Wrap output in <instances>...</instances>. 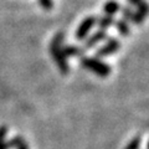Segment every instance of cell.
I'll use <instances>...</instances> for the list:
<instances>
[{
    "mask_svg": "<svg viewBox=\"0 0 149 149\" xmlns=\"http://www.w3.org/2000/svg\"><path fill=\"white\" fill-rule=\"evenodd\" d=\"M6 133H8V127L6 125H1V127H0V149L3 148L4 143H5Z\"/></svg>",
    "mask_w": 149,
    "mask_h": 149,
    "instance_id": "obj_13",
    "label": "cell"
},
{
    "mask_svg": "<svg viewBox=\"0 0 149 149\" xmlns=\"http://www.w3.org/2000/svg\"><path fill=\"white\" fill-rule=\"evenodd\" d=\"M120 4L117 1V0H108L104 6H103V11L106 15H109V16H113L114 14H117L118 11H120Z\"/></svg>",
    "mask_w": 149,
    "mask_h": 149,
    "instance_id": "obj_8",
    "label": "cell"
},
{
    "mask_svg": "<svg viewBox=\"0 0 149 149\" xmlns=\"http://www.w3.org/2000/svg\"><path fill=\"white\" fill-rule=\"evenodd\" d=\"M107 39V32L104 30H98L96 31L93 35H91L88 39L85 40V49H91L93 46H96L98 42Z\"/></svg>",
    "mask_w": 149,
    "mask_h": 149,
    "instance_id": "obj_6",
    "label": "cell"
},
{
    "mask_svg": "<svg viewBox=\"0 0 149 149\" xmlns=\"http://www.w3.org/2000/svg\"><path fill=\"white\" fill-rule=\"evenodd\" d=\"M81 65L86 70H90L91 72L96 73L100 77H107L109 76L112 72V67L109 65H107L106 62L97 60L96 57H86L82 56L81 57Z\"/></svg>",
    "mask_w": 149,
    "mask_h": 149,
    "instance_id": "obj_2",
    "label": "cell"
},
{
    "mask_svg": "<svg viewBox=\"0 0 149 149\" xmlns=\"http://www.w3.org/2000/svg\"><path fill=\"white\" fill-rule=\"evenodd\" d=\"M141 143H142V137L137 136V137H134L132 141L127 144V146H125L124 149H139V147H141Z\"/></svg>",
    "mask_w": 149,
    "mask_h": 149,
    "instance_id": "obj_12",
    "label": "cell"
},
{
    "mask_svg": "<svg viewBox=\"0 0 149 149\" xmlns=\"http://www.w3.org/2000/svg\"><path fill=\"white\" fill-rule=\"evenodd\" d=\"M39 4L45 9V10H50V9H52V6H54L52 0H39Z\"/></svg>",
    "mask_w": 149,
    "mask_h": 149,
    "instance_id": "obj_14",
    "label": "cell"
},
{
    "mask_svg": "<svg viewBox=\"0 0 149 149\" xmlns=\"http://www.w3.org/2000/svg\"><path fill=\"white\" fill-rule=\"evenodd\" d=\"M114 20H116V19H114L113 16L104 15V16H102V17H100V19H97L96 24L98 25L100 30H104V31H106V29H108V27H111L112 25L114 24Z\"/></svg>",
    "mask_w": 149,
    "mask_h": 149,
    "instance_id": "obj_10",
    "label": "cell"
},
{
    "mask_svg": "<svg viewBox=\"0 0 149 149\" xmlns=\"http://www.w3.org/2000/svg\"><path fill=\"white\" fill-rule=\"evenodd\" d=\"M120 49V42L119 40H117L116 37H111L108 39V41L100 47L98 50H96V57H106V56H109L112 54L117 52V51Z\"/></svg>",
    "mask_w": 149,
    "mask_h": 149,
    "instance_id": "obj_3",
    "label": "cell"
},
{
    "mask_svg": "<svg viewBox=\"0 0 149 149\" xmlns=\"http://www.w3.org/2000/svg\"><path fill=\"white\" fill-rule=\"evenodd\" d=\"M116 29L117 31L119 32L122 36H129L130 35V27H129V22L124 21L123 19H120V20H114V24Z\"/></svg>",
    "mask_w": 149,
    "mask_h": 149,
    "instance_id": "obj_9",
    "label": "cell"
},
{
    "mask_svg": "<svg viewBox=\"0 0 149 149\" xmlns=\"http://www.w3.org/2000/svg\"><path fill=\"white\" fill-rule=\"evenodd\" d=\"M97 17L96 16H87L82 20V22L78 25L76 30V39L77 40H85L87 35L90 34V31L92 30V27L96 25Z\"/></svg>",
    "mask_w": 149,
    "mask_h": 149,
    "instance_id": "obj_4",
    "label": "cell"
},
{
    "mask_svg": "<svg viewBox=\"0 0 149 149\" xmlns=\"http://www.w3.org/2000/svg\"><path fill=\"white\" fill-rule=\"evenodd\" d=\"M122 10H120V13H122V17H123V20L124 21H129V22H133V24H142V22L144 21V17L143 15H141L138 11H133L128 6H123V8H120Z\"/></svg>",
    "mask_w": 149,
    "mask_h": 149,
    "instance_id": "obj_5",
    "label": "cell"
},
{
    "mask_svg": "<svg viewBox=\"0 0 149 149\" xmlns=\"http://www.w3.org/2000/svg\"><path fill=\"white\" fill-rule=\"evenodd\" d=\"M62 51L66 57H82L85 50L81 47H77L74 45H67L65 47H62Z\"/></svg>",
    "mask_w": 149,
    "mask_h": 149,
    "instance_id": "obj_7",
    "label": "cell"
},
{
    "mask_svg": "<svg viewBox=\"0 0 149 149\" xmlns=\"http://www.w3.org/2000/svg\"><path fill=\"white\" fill-rule=\"evenodd\" d=\"M62 42H63V32H58L52 39V42L50 45V52L52 55L54 61L57 65L60 72L62 74H67L70 72V66L66 60V56L63 55Z\"/></svg>",
    "mask_w": 149,
    "mask_h": 149,
    "instance_id": "obj_1",
    "label": "cell"
},
{
    "mask_svg": "<svg viewBox=\"0 0 149 149\" xmlns=\"http://www.w3.org/2000/svg\"><path fill=\"white\" fill-rule=\"evenodd\" d=\"M128 3L136 6L137 8L136 11H138L141 15H143L144 17L147 16V14H148V5H147V3L144 1V0H128Z\"/></svg>",
    "mask_w": 149,
    "mask_h": 149,
    "instance_id": "obj_11",
    "label": "cell"
},
{
    "mask_svg": "<svg viewBox=\"0 0 149 149\" xmlns=\"http://www.w3.org/2000/svg\"><path fill=\"white\" fill-rule=\"evenodd\" d=\"M16 149H29V146H27V143H26V142H22Z\"/></svg>",
    "mask_w": 149,
    "mask_h": 149,
    "instance_id": "obj_15",
    "label": "cell"
}]
</instances>
